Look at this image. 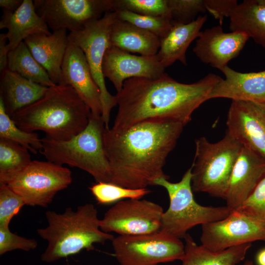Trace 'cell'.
I'll return each instance as SVG.
<instances>
[{
    "label": "cell",
    "instance_id": "cell-1",
    "mask_svg": "<svg viewBox=\"0 0 265 265\" xmlns=\"http://www.w3.org/2000/svg\"><path fill=\"white\" fill-rule=\"evenodd\" d=\"M185 125L169 119L143 121L123 130L106 128L103 140L111 174V183L146 188L162 177L166 159Z\"/></svg>",
    "mask_w": 265,
    "mask_h": 265
},
{
    "label": "cell",
    "instance_id": "cell-2",
    "mask_svg": "<svg viewBox=\"0 0 265 265\" xmlns=\"http://www.w3.org/2000/svg\"><path fill=\"white\" fill-rule=\"evenodd\" d=\"M221 78L210 73L192 83L179 82L166 73L157 79L126 80L115 95L118 111L112 129L125 130L154 119L175 120L185 125L210 95Z\"/></svg>",
    "mask_w": 265,
    "mask_h": 265
},
{
    "label": "cell",
    "instance_id": "cell-3",
    "mask_svg": "<svg viewBox=\"0 0 265 265\" xmlns=\"http://www.w3.org/2000/svg\"><path fill=\"white\" fill-rule=\"evenodd\" d=\"M90 115L89 108L71 86L56 85L10 117L24 131H40L47 138L64 141L83 131Z\"/></svg>",
    "mask_w": 265,
    "mask_h": 265
},
{
    "label": "cell",
    "instance_id": "cell-4",
    "mask_svg": "<svg viewBox=\"0 0 265 265\" xmlns=\"http://www.w3.org/2000/svg\"><path fill=\"white\" fill-rule=\"evenodd\" d=\"M48 225L37 233L48 245L41 260L50 263L76 255L83 250L94 249V244H104L114 236L100 228V219L95 206L86 203L76 210L67 208L61 213L46 212Z\"/></svg>",
    "mask_w": 265,
    "mask_h": 265
},
{
    "label": "cell",
    "instance_id": "cell-5",
    "mask_svg": "<svg viewBox=\"0 0 265 265\" xmlns=\"http://www.w3.org/2000/svg\"><path fill=\"white\" fill-rule=\"evenodd\" d=\"M105 125L102 117L91 113L85 129L71 138L64 141L42 138V154L50 161L80 168L96 182L110 183L111 169L103 140Z\"/></svg>",
    "mask_w": 265,
    "mask_h": 265
},
{
    "label": "cell",
    "instance_id": "cell-6",
    "mask_svg": "<svg viewBox=\"0 0 265 265\" xmlns=\"http://www.w3.org/2000/svg\"><path fill=\"white\" fill-rule=\"evenodd\" d=\"M242 147L227 132L215 143L204 136L196 139L191 165L193 191L225 199L232 170Z\"/></svg>",
    "mask_w": 265,
    "mask_h": 265
},
{
    "label": "cell",
    "instance_id": "cell-7",
    "mask_svg": "<svg viewBox=\"0 0 265 265\" xmlns=\"http://www.w3.org/2000/svg\"><path fill=\"white\" fill-rule=\"evenodd\" d=\"M192 168L191 166L177 183L169 182L166 176L153 183L164 187L169 198V207L162 215L161 230L180 239L194 226L223 219L232 211L226 206H204L196 202L191 186Z\"/></svg>",
    "mask_w": 265,
    "mask_h": 265
},
{
    "label": "cell",
    "instance_id": "cell-8",
    "mask_svg": "<svg viewBox=\"0 0 265 265\" xmlns=\"http://www.w3.org/2000/svg\"><path fill=\"white\" fill-rule=\"evenodd\" d=\"M115 11L108 12L97 20L87 24L81 30L70 32L68 40L83 52L92 77L101 93L102 119L106 128H109L111 109L117 105L116 96L107 90L103 72L105 53L111 47L110 34L112 26L117 19Z\"/></svg>",
    "mask_w": 265,
    "mask_h": 265
},
{
    "label": "cell",
    "instance_id": "cell-9",
    "mask_svg": "<svg viewBox=\"0 0 265 265\" xmlns=\"http://www.w3.org/2000/svg\"><path fill=\"white\" fill-rule=\"evenodd\" d=\"M120 265H158L183 259L185 244L180 238L160 230L136 235H119L112 240Z\"/></svg>",
    "mask_w": 265,
    "mask_h": 265
},
{
    "label": "cell",
    "instance_id": "cell-10",
    "mask_svg": "<svg viewBox=\"0 0 265 265\" xmlns=\"http://www.w3.org/2000/svg\"><path fill=\"white\" fill-rule=\"evenodd\" d=\"M72 181L68 168L48 160H32L6 185L23 199L26 205L46 208Z\"/></svg>",
    "mask_w": 265,
    "mask_h": 265
},
{
    "label": "cell",
    "instance_id": "cell-11",
    "mask_svg": "<svg viewBox=\"0 0 265 265\" xmlns=\"http://www.w3.org/2000/svg\"><path fill=\"white\" fill-rule=\"evenodd\" d=\"M162 207L152 201L129 199L117 202L100 219L104 232L120 236L146 234L161 229Z\"/></svg>",
    "mask_w": 265,
    "mask_h": 265
},
{
    "label": "cell",
    "instance_id": "cell-12",
    "mask_svg": "<svg viewBox=\"0 0 265 265\" xmlns=\"http://www.w3.org/2000/svg\"><path fill=\"white\" fill-rule=\"evenodd\" d=\"M37 13L53 31L81 30L90 22L114 11L113 0H34Z\"/></svg>",
    "mask_w": 265,
    "mask_h": 265
},
{
    "label": "cell",
    "instance_id": "cell-13",
    "mask_svg": "<svg viewBox=\"0 0 265 265\" xmlns=\"http://www.w3.org/2000/svg\"><path fill=\"white\" fill-rule=\"evenodd\" d=\"M201 244L213 251L256 241H265V224L238 210L225 218L202 225Z\"/></svg>",
    "mask_w": 265,
    "mask_h": 265
},
{
    "label": "cell",
    "instance_id": "cell-14",
    "mask_svg": "<svg viewBox=\"0 0 265 265\" xmlns=\"http://www.w3.org/2000/svg\"><path fill=\"white\" fill-rule=\"evenodd\" d=\"M226 125L228 133L265 159V103L232 100Z\"/></svg>",
    "mask_w": 265,
    "mask_h": 265
},
{
    "label": "cell",
    "instance_id": "cell-15",
    "mask_svg": "<svg viewBox=\"0 0 265 265\" xmlns=\"http://www.w3.org/2000/svg\"><path fill=\"white\" fill-rule=\"evenodd\" d=\"M165 69L157 54L136 55L113 46L107 49L103 63L104 76L113 83L117 93L121 90L126 80L157 79L165 74Z\"/></svg>",
    "mask_w": 265,
    "mask_h": 265
},
{
    "label": "cell",
    "instance_id": "cell-16",
    "mask_svg": "<svg viewBox=\"0 0 265 265\" xmlns=\"http://www.w3.org/2000/svg\"><path fill=\"white\" fill-rule=\"evenodd\" d=\"M249 38L241 31L225 32L218 25L200 32L193 51L201 62L220 70L239 54Z\"/></svg>",
    "mask_w": 265,
    "mask_h": 265
},
{
    "label": "cell",
    "instance_id": "cell-17",
    "mask_svg": "<svg viewBox=\"0 0 265 265\" xmlns=\"http://www.w3.org/2000/svg\"><path fill=\"white\" fill-rule=\"evenodd\" d=\"M61 69V85L71 86L89 108L92 115L101 117L100 89L92 77L83 52L70 41Z\"/></svg>",
    "mask_w": 265,
    "mask_h": 265
},
{
    "label": "cell",
    "instance_id": "cell-18",
    "mask_svg": "<svg viewBox=\"0 0 265 265\" xmlns=\"http://www.w3.org/2000/svg\"><path fill=\"white\" fill-rule=\"evenodd\" d=\"M265 176V159L243 147L234 166L225 200L231 210L239 208Z\"/></svg>",
    "mask_w": 265,
    "mask_h": 265
},
{
    "label": "cell",
    "instance_id": "cell-19",
    "mask_svg": "<svg viewBox=\"0 0 265 265\" xmlns=\"http://www.w3.org/2000/svg\"><path fill=\"white\" fill-rule=\"evenodd\" d=\"M220 71L225 78L220 79L210 95L217 98L265 103V70L242 73L227 66Z\"/></svg>",
    "mask_w": 265,
    "mask_h": 265
},
{
    "label": "cell",
    "instance_id": "cell-20",
    "mask_svg": "<svg viewBox=\"0 0 265 265\" xmlns=\"http://www.w3.org/2000/svg\"><path fill=\"white\" fill-rule=\"evenodd\" d=\"M67 31L59 29L49 35H33L24 40L33 56L57 85L62 83L61 67L69 43Z\"/></svg>",
    "mask_w": 265,
    "mask_h": 265
},
{
    "label": "cell",
    "instance_id": "cell-21",
    "mask_svg": "<svg viewBox=\"0 0 265 265\" xmlns=\"http://www.w3.org/2000/svg\"><path fill=\"white\" fill-rule=\"evenodd\" d=\"M2 12L0 29H7L5 36L9 52L30 36L51 33L47 24L37 13L33 0H23L21 5L13 13Z\"/></svg>",
    "mask_w": 265,
    "mask_h": 265
},
{
    "label": "cell",
    "instance_id": "cell-22",
    "mask_svg": "<svg viewBox=\"0 0 265 265\" xmlns=\"http://www.w3.org/2000/svg\"><path fill=\"white\" fill-rule=\"evenodd\" d=\"M0 74V98L10 117L38 101L49 88L31 81L7 69Z\"/></svg>",
    "mask_w": 265,
    "mask_h": 265
},
{
    "label": "cell",
    "instance_id": "cell-23",
    "mask_svg": "<svg viewBox=\"0 0 265 265\" xmlns=\"http://www.w3.org/2000/svg\"><path fill=\"white\" fill-rule=\"evenodd\" d=\"M207 16H199L188 24L172 23L168 34L160 39V45L157 54L166 68L178 60L187 64L186 53L192 42L198 38L201 29L207 20Z\"/></svg>",
    "mask_w": 265,
    "mask_h": 265
},
{
    "label": "cell",
    "instance_id": "cell-24",
    "mask_svg": "<svg viewBox=\"0 0 265 265\" xmlns=\"http://www.w3.org/2000/svg\"><path fill=\"white\" fill-rule=\"evenodd\" d=\"M110 42L111 46L144 56L156 55L160 45L156 35L118 18L112 26Z\"/></svg>",
    "mask_w": 265,
    "mask_h": 265
},
{
    "label": "cell",
    "instance_id": "cell-25",
    "mask_svg": "<svg viewBox=\"0 0 265 265\" xmlns=\"http://www.w3.org/2000/svg\"><path fill=\"white\" fill-rule=\"evenodd\" d=\"M185 240V255L181 265H237L242 261L251 246L246 243L221 251H213L198 245L188 233Z\"/></svg>",
    "mask_w": 265,
    "mask_h": 265
},
{
    "label": "cell",
    "instance_id": "cell-26",
    "mask_svg": "<svg viewBox=\"0 0 265 265\" xmlns=\"http://www.w3.org/2000/svg\"><path fill=\"white\" fill-rule=\"evenodd\" d=\"M229 18L232 31L245 33L265 49V6L256 0H244L238 4Z\"/></svg>",
    "mask_w": 265,
    "mask_h": 265
},
{
    "label": "cell",
    "instance_id": "cell-27",
    "mask_svg": "<svg viewBox=\"0 0 265 265\" xmlns=\"http://www.w3.org/2000/svg\"><path fill=\"white\" fill-rule=\"evenodd\" d=\"M7 69L31 81L48 87L57 85L52 81L45 69L34 58L24 41L9 52Z\"/></svg>",
    "mask_w": 265,
    "mask_h": 265
},
{
    "label": "cell",
    "instance_id": "cell-28",
    "mask_svg": "<svg viewBox=\"0 0 265 265\" xmlns=\"http://www.w3.org/2000/svg\"><path fill=\"white\" fill-rule=\"evenodd\" d=\"M29 150L20 144L0 138V185H7L32 161Z\"/></svg>",
    "mask_w": 265,
    "mask_h": 265
},
{
    "label": "cell",
    "instance_id": "cell-29",
    "mask_svg": "<svg viewBox=\"0 0 265 265\" xmlns=\"http://www.w3.org/2000/svg\"><path fill=\"white\" fill-rule=\"evenodd\" d=\"M0 138L10 140L36 154L42 148V138L36 132H27L19 128L6 112L0 98Z\"/></svg>",
    "mask_w": 265,
    "mask_h": 265
},
{
    "label": "cell",
    "instance_id": "cell-30",
    "mask_svg": "<svg viewBox=\"0 0 265 265\" xmlns=\"http://www.w3.org/2000/svg\"><path fill=\"white\" fill-rule=\"evenodd\" d=\"M98 204L109 205L129 199H141L151 191L148 188L132 189L111 183L96 182L89 187Z\"/></svg>",
    "mask_w": 265,
    "mask_h": 265
},
{
    "label": "cell",
    "instance_id": "cell-31",
    "mask_svg": "<svg viewBox=\"0 0 265 265\" xmlns=\"http://www.w3.org/2000/svg\"><path fill=\"white\" fill-rule=\"evenodd\" d=\"M115 12L118 19L147 31L160 39L164 37L172 26L171 19L167 17L143 15L126 10Z\"/></svg>",
    "mask_w": 265,
    "mask_h": 265
},
{
    "label": "cell",
    "instance_id": "cell-32",
    "mask_svg": "<svg viewBox=\"0 0 265 265\" xmlns=\"http://www.w3.org/2000/svg\"><path fill=\"white\" fill-rule=\"evenodd\" d=\"M113 4L114 11L126 10L143 15L171 19L167 0H113Z\"/></svg>",
    "mask_w": 265,
    "mask_h": 265
},
{
    "label": "cell",
    "instance_id": "cell-33",
    "mask_svg": "<svg viewBox=\"0 0 265 265\" xmlns=\"http://www.w3.org/2000/svg\"><path fill=\"white\" fill-rule=\"evenodd\" d=\"M172 22L188 24L206 11L205 0H167Z\"/></svg>",
    "mask_w": 265,
    "mask_h": 265
},
{
    "label": "cell",
    "instance_id": "cell-34",
    "mask_svg": "<svg viewBox=\"0 0 265 265\" xmlns=\"http://www.w3.org/2000/svg\"><path fill=\"white\" fill-rule=\"evenodd\" d=\"M23 199L7 185H0V228H8L11 220L25 205Z\"/></svg>",
    "mask_w": 265,
    "mask_h": 265
},
{
    "label": "cell",
    "instance_id": "cell-35",
    "mask_svg": "<svg viewBox=\"0 0 265 265\" xmlns=\"http://www.w3.org/2000/svg\"><path fill=\"white\" fill-rule=\"evenodd\" d=\"M237 210L256 218L265 224V176L250 196Z\"/></svg>",
    "mask_w": 265,
    "mask_h": 265
},
{
    "label": "cell",
    "instance_id": "cell-36",
    "mask_svg": "<svg viewBox=\"0 0 265 265\" xmlns=\"http://www.w3.org/2000/svg\"><path fill=\"white\" fill-rule=\"evenodd\" d=\"M38 246L34 238H27L12 233L8 228H0V255L16 249L29 251Z\"/></svg>",
    "mask_w": 265,
    "mask_h": 265
},
{
    "label": "cell",
    "instance_id": "cell-37",
    "mask_svg": "<svg viewBox=\"0 0 265 265\" xmlns=\"http://www.w3.org/2000/svg\"><path fill=\"white\" fill-rule=\"evenodd\" d=\"M236 0H205L206 11L222 25L225 17H229L234 8L238 5Z\"/></svg>",
    "mask_w": 265,
    "mask_h": 265
},
{
    "label": "cell",
    "instance_id": "cell-38",
    "mask_svg": "<svg viewBox=\"0 0 265 265\" xmlns=\"http://www.w3.org/2000/svg\"><path fill=\"white\" fill-rule=\"evenodd\" d=\"M7 40L5 33L0 34V72L1 73L7 69V57L9 51L6 45Z\"/></svg>",
    "mask_w": 265,
    "mask_h": 265
},
{
    "label": "cell",
    "instance_id": "cell-39",
    "mask_svg": "<svg viewBox=\"0 0 265 265\" xmlns=\"http://www.w3.org/2000/svg\"><path fill=\"white\" fill-rule=\"evenodd\" d=\"M23 0H0L2 12L13 13L21 5Z\"/></svg>",
    "mask_w": 265,
    "mask_h": 265
},
{
    "label": "cell",
    "instance_id": "cell-40",
    "mask_svg": "<svg viewBox=\"0 0 265 265\" xmlns=\"http://www.w3.org/2000/svg\"><path fill=\"white\" fill-rule=\"evenodd\" d=\"M256 261L258 265H265V248L262 249L258 252Z\"/></svg>",
    "mask_w": 265,
    "mask_h": 265
},
{
    "label": "cell",
    "instance_id": "cell-41",
    "mask_svg": "<svg viewBox=\"0 0 265 265\" xmlns=\"http://www.w3.org/2000/svg\"><path fill=\"white\" fill-rule=\"evenodd\" d=\"M255 265L252 261L247 260L244 262L242 265Z\"/></svg>",
    "mask_w": 265,
    "mask_h": 265
},
{
    "label": "cell",
    "instance_id": "cell-42",
    "mask_svg": "<svg viewBox=\"0 0 265 265\" xmlns=\"http://www.w3.org/2000/svg\"><path fill=\"white\" fill-rule=\"evenodd\" d=\"M256 1L259 4L265 6V0H256Z\"/></svg>",
    "mask_w": 265,
    "mask_h": 265
}]
</instances>
